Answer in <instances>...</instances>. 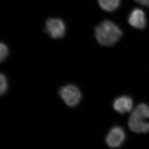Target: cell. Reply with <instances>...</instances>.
<instances>
[{"instance_id": "52a82bcc", "label": "cell", "mask_w": 149, "mask_h": 149, "mask_svg": "<svg viewBox=\"0 0 149 149\" xmlns=\"http://www.w3.org/2000/svg\"><path fill=\"white\" fill-rule=\"evenodd\" d=\"M113 107L117 112L121 114L129 112L132 109V99L127 96H120L114 100Z\"/></svg>"}, {"instance_id": "7a4b0ae2", "label": "cell", "mask_w": 149, "mask_h": 149, "mask_svg": "<svg viewBox=\"0 0 149 149\" xmlns=\"http://www.w3.org/2000/svg\"><path fill=\"white\" fill-rule=\"evenodd\" d=\"M58 93L65 104L70 107L77 106L82 98L80 90L74 85L63 86L59 89Z\"/></svg>"}, {"instance_id": "ba28073f", "label": "cell", "mask_w": 149, "mask_h": 149, "mask_svg": "<svg viewBox=\"0 0 149 149\" xmlns=\"http://www.w3.org/2000/svg\"><path fill=\"white\" fill-rule=\"evenodd\" d=\"M121 0H98L99 6L103 10L112 12L119 7Z\"/></svg>"}, {"instance_id": "9c48e42d", "label": "cell", "mask_w": 149, "mask_h": 149, "mask_svg": "<svg viewBox=\"0 0 149 149\" xmlns=\"http://www.w3.org/2000/svg\"><path fill=\"white\" fill-rule=\"evenodd\" d=\"M0 82V93L2 95L6 93L8 88L7 79L3 74H1Z\"/></svg>"}, {"instance_id": "30bf717a", "label": "cell", "mask_w": 149, "mask_h": 149, "mask_svg": "<svg viewBox=\"0 0 149 149\" xmlns=\"http://www.w3.org/2000/svg\"><path fill=\"white\" fill-rule=\"evenodd\" d=\"M0 50H1L0 60H1V62H3L8 56V48L6 44L1 42L0 45Z\"/></svg>"}, {"instance_id": "8fae6325", "label": "cell", "mask_w": 149, "mask_h": 149, "mask_svg": "<svg viewBox=\"0 0 149 149\" xmlns=\"http://www.w3.org/2000/svg\"><path fill=\"white\" fill-rule=\"evenodd\" d=\"M135 1L142 6H149V0H135Z\"/></svg>"}, {"instance_id": "277c9868", "label": "cell", "mask_w": 149, "mask_h": 149, "mask_svg": "<svg viewBox=\"0 0 149 149\" xmlns=\"http://www.w3.org/2000/svg\"><path fill=\"white\" fill-rule=\"evenodd\" d=\"M146 117L134 110L128 121V127L134 132L146 133L149 131V122H145Z\"/></svg>"}, {"instance_id": "5b68a950", "label": "cell", "mask_w": 149, "mask_h": 149, "mask_svg": "<svg viewBox=\"0 0 149 149\" xmlns=\"http://www.w3.org/2000/svg\"><path fill=\"white\" fill-rule=\"evenodd\" d=\"M125 137V133L122 128L114 127L109 133L106 138V143L111 148H117L123 143Z\"/></svg>"}, {"instance_id": "8992f818", "label": "cell", "mask_w": 149, "mask_h": 149, "mask_svg": "<svg viewBox=\"0 0 149 149\" xmlns=\"http://www.w3.org/2000/svg\"><path fill=\"white\" fill-rule=\"evenodd\" d=\"M128 22L135 28L143 29L146 25V19L145 13L139 8H135L130 13Z\"/></svg>"}, {"instance_id": "6da1fadb", "label": "cell", "mask_w": 149, "mask_h": 149, "mask_svg": "<svg viewBox=\"0 0 149 149\" xmlns=\"http://www.w3.org/2000/svg\"><path fill=\"white\" fill-rule=\"evenodd\" d=\"M122 31L113 22L106 20L95 28V35L99 44L111 46L117 42L122 36Z\"/></svg>"}, {"instance_id": "3957f363", "label": "cell", "mask_w": 149, "mask_h": 149, "mask_svg": "<svg viewBox=\"0 0 149 149\" xmlns=\"http://www.w3.org/2000/svg\"><path fill=\"white\" fill-rule=\"evenodd\" d=\"M66 25L58 18H48L45 21V32L54 39L63 38L66 33Z\"/></svg>"}]
</instances>
